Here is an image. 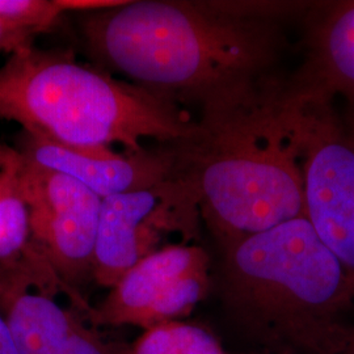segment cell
<instances>
[{
  "instance_id": "obj_11",
  "label": "cell",
  "mask_w": 354,
  "mask_h": 354,
  "mask_svg": "<svg viewBox=\"0 0 354 354\" xmlns=\"http://www.w3.org/2000/svg\"><path fill=\"white\" fill-rule=\"evenodd\" d=\"M0 308L19 354H127L129 345L104 340L82 311L62 307L50 294L21 292Z\"/></svg>"
},
{
  "instance_id": "obj_18",
  "label": "cell",
  "mask_w": 354,
  "mask_h": 354,
  "mask_svg": "<svg viewBox=\"0 0 354 354\" xmlns=\"http://www.w3.org/2000/svg\"><path fill=\"white\" fill-rule=\"evenodd\" d=\"M342 354H354V336L353 339L349 342V345L345 348V351Z\"/></svg>"
},
{
  "instance_id": "obj_6",
  "label": "cell",
  "mask_w": 354,
  "mask_h": 354,
  "mask_svg": "<svg viewBox=\"0 0 354 354\" xmlns=\"http://www.w3.org/2000/svg\"><path fill=\"white\" fill-rule=\"evenodd\" d=\"M19 178L33 241L64 285L74 307L87 315L82 289L93 281L102 200L79 180L21 158Z\"/></svg>"
},
{
  "instance_id": "obj_4",
  "label": "cell",
  "mask_w": 354,
  "mask_h": 354,
  "mask_svg": "<svg viewBox=\"0 0 354 354\" xmlns=\"http://www.w3.org/2000/svg\"><path fill=\"white\" fill-rule=\"evenodd\" d=\"M0 118L93 158H112L115 143L136 152L145 149V140H183L196 125L184 108L77 62L71 50L35 45L0 67Z\"/></svg>"
},
{
  "instance_id": "obj_2",
  "label": "cell",
  "mask_w": 354,
  "mask_h": 354,
  "mask_svg": "<svg viewBox=\"0 0 354 354\" xmlns=\"http://www.w3.org/2000/svg\"><path fill=\"white\" fill-rule=\"evenodd\" d=\"M172 146L219 250L304 215L301 102L279 74L203 108Z\"/></svg>"
},
{
  "instance_id": "obj_14",
  "label": "cell",
  "mask_w": 354,
  "mask_h": 354,
  "mask_svg": "<svg viewBox=\"0 0 354 354\" xmlns=\"http://www.w3.org/2000/svg\"><path fill=\"white\" fill-rule=\"evenodd\" d=\"M66 12L64 0H0L1 19L37 35L50 32Z\"/></svg>"
},
{
  "instance_id": "obj_13",
  "label": "cell",
  "mask_w": 354,
  "mask_h": 354,
  "mask_svg": "<svg viewBox=\"0 0 354 354\" xmlns=\"http://www.w3.org/2000/svg\"><path fill=\"white\" fill-rule=\"evenodd\" d=\"M127 354H228L207 329L184 323L168 322L145 329L129 345Z\"/></svg>"
},
{
  "instance_id": "obj_16",
  "label": "cell",
  "mask_w": 354,
  "mask_h": 354,
  "mask_svg": "<svg viewBox=\"0 0 354 354\" xmlns=\"http://www.w3.org/2000/svg\"><path fill=\"white\" fill-rule=\"evenodd\" d=\"M0 354H19L7 317L0 308Z\"/></svg>"
},
{
  "instance_id": "obj_7",
  "label": "cell",
  "mask_w": 354,
  "mask_h": 354,
  "mask_svg": "<svg viewBox=\"0 0 354 354\" xmlns=\"http://www.w3.org/2000/svg\"><path fill=\"white\" fill-rule=\"evenodd\" d=\"M201 214L189 187L174 178L150 189L104 198L100 210L93 282L111 289L140 260L162 248L168 234L190 243Z\"/></svg>"
},
{
  "instance_id": "obj_8",
  "label": "cell",
  "mask_w": 354,
  "mask_h": 354,
  "mask_svg": "<svg viewBox=\"0 0 354 354\" xmlns=\"http://www.w3.org/2000/svg\"><path fill=\"white\" fill-rule=\"evenodd\" d=\"M210 285V257L203 247L167 244L127 272L86 317L93 327L151 328L190 315Z\"/></svg>"
},
{
  "instance_id": "obj_12",
  "label": "cell",
  "mask_w": 354,
  "mask_h": 354,
  "mask_svg": "<svg viewBox=\"0 0 354 354\" xmlns=\"http://www.w3.org/2000/svg\"><path fill=\"white\" fill-rule=\"evenodd\" d=\"M20 163L0 169V304L26 291L64 294V285L33 241Z\"/></svg>"
},
{
  "instance_id": "obj_17",
  "label": "cell",
  "mask_w": 354,
  "mask_h": 354,
  "mask_svg": "<svg viewBox=\"0 0 354 354\" xmlns=\"http://www.w3.org/2000/svg\"><path fill=\"white\" fill-rule=\"evenodd\" d=\"M21 160V155L15 147L0 143V169L16 165Z\"/></svg>"
},
{
  "instance_id": "obj_3",
  "label": "cell",
  "mask_w": 354,
  "mask_h": 354,
  "mask_svg": "<svg viewBox=\"0 0 354 354\" xmlns=\"http://www.w3.org/2000/svg\"><path fill=\"white\" fill-rule=\"evenodd\" d=\"M218 292L241 336L272 354H342L354 276L306 215L221 248Z\"/></svg>"
},
{
  "instance_id": "obj_15",
  "label": "cell",
  "mask_w": 354,
  "mask_h": 354,
  "mask_svg": "<svg viewBox=\"0 0 354 354\" xmlns=\"http://www.w3.org/2000/svg\"><path fill=\"white\" fill-rule=\"evenodd\" d=\"M36 36V32L13 26L0 17V53H8L11 55L28 48L33 45Z\"/></svg>"
},
{
  "instance_id": "obj_10",
  "label": "cell",
  "mask_w": 354,
  "mask_h": 354,
  "mask_svg": "<svg viewBox=\"0 0 354 354\" xmlns=\"http://www.w3.org/2000/svg\"><path fill=\"white\" fill-rule=\"evenodd\" d=\"M304 24V61L288 77L291 91L354 105V0L313 3Z\"/></svg>"
},
{
  "instance_id": "obj_1",
  "label": "cell",
  "mask_w": 354,
  "mask_h": 354,
  "mask_svg": "<svg viewBox=\"0 0 354 354\" xmlns=\"http://www.w3.org/2000/svg\"><path fill=\"white\" fill-rule=\"evenodd\" d=\"M310 3L134 0L76 15L93 66L200 111L270 76Z\"/></svg>"
},
{
  "instance_id": "obj_9",
  "label": "cell",
  "mask_w": 354,
  "mask_h": 354,
  "mask_svg": "<svg viewBox=\"0 0 354 354\" xmlns=\"http://www.w3.org/2000/svg\"><path fill=\"white\" fill-rule=\"evenodd\" d=\"M15 149L26 162L79 180L102 200L150 189L176 178V155L172 142L156 143L140 151L115 153L112 158H93L21 130Z\"/></svg>"
},
{
  "instance_id": "obj_5",
  "label": "cell",
  "mask_w": 354,
  "mask_h": 354,
  "mask_svg": "<svg viewBox=\"0 0 354 354\" xmlns=\"http://www.w3.org/2000/svg\"><path fill=\"white\" fill-rule=\"evenodd\" d=\"M295 96L301 102L304 215L354 276V105Z\"/></svg>"
}]
</instances>
